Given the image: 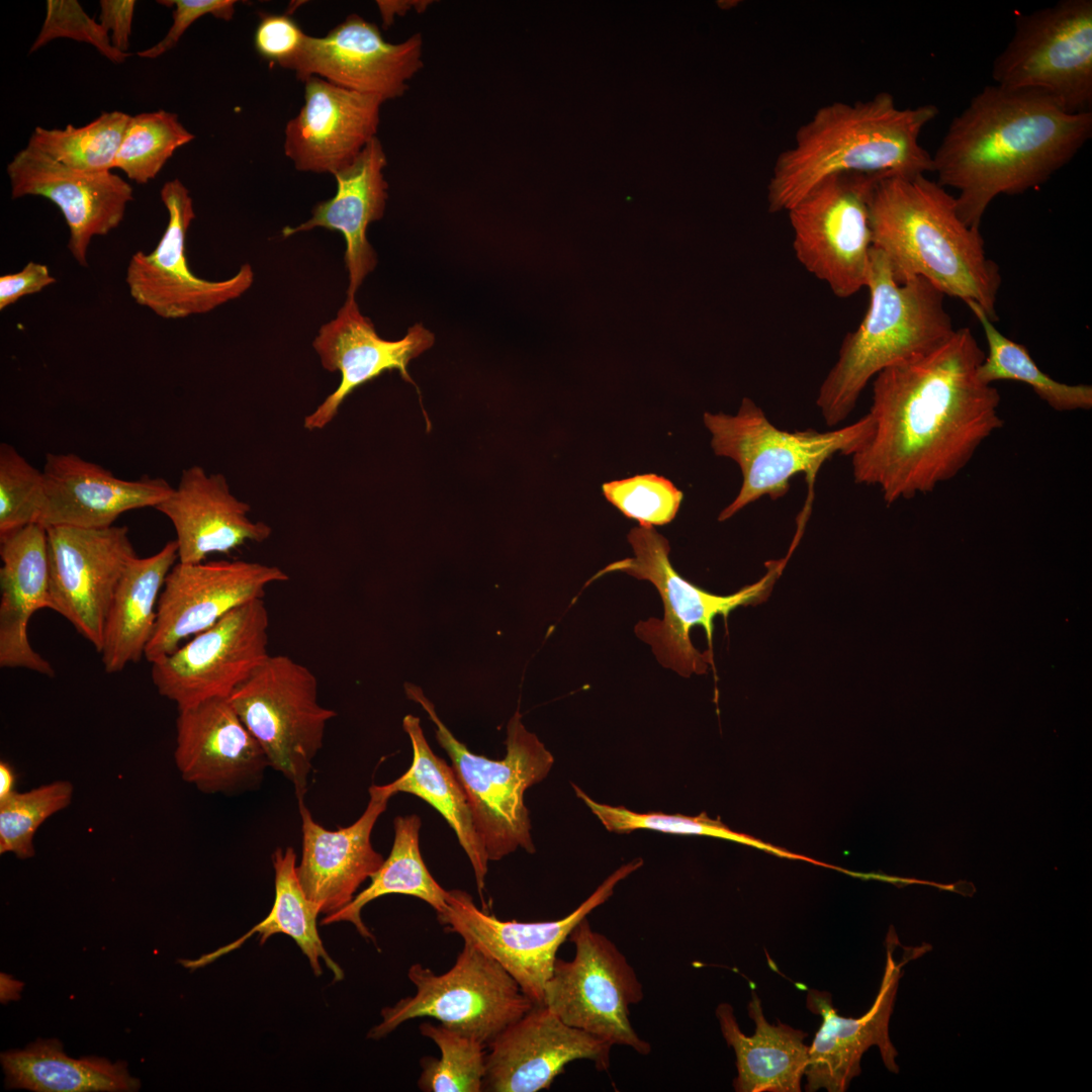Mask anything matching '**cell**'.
Masks as SVG:
<instances>
[{
    "label": "cell",
    "instance_id": "50",
    "mask_svg": "<svg viewBox=\"0 0 1092 1092\" xmlns=\"http://www.w3.org/2000/svg\"><path fill=\"white\" fill-rule=\"evenodd\" d=\"M377 7L379 8L382 22L384 27H388L394 19V16H402L411 9L417 12L425 11L433 1L416 0V1H377Z\"/></svg>",
    "mask_w": 1092,
    "mask_h": 1092
},
{
    "label": "cell",
    "instance_id": "10",
    "mask_svg": "<svg viewBox=\"0 0 1092 1092\" xmlns=\"http://www.w3.org/2000/svg\"><path fill=\"white\" fill-rule=\"evenodd\" d=\"M229 701L270 767L292 784L297 805L303 804L313 759L337 716L320 704L314 673L288 655L270 654Z\"/></svg>",
    "mask_w": 1092,
    "mask_h": 1092
},
{
    "label": "cell",
    "instance_id": "28",
    "mask_svg": "<svg viewBox=\"0 0 1092 1092\" xmlns=\"http://www.w3.org/2000/svg\"><path fill=\"white\" fill-rule=\"evenodd\" d=\"M155 509L171 521L182 563L264 542L272 533L266 523L249 518L250 505L231 492L224 475L198 465L184 469L177 487Z\"/></svg>",
    "mask_w": 1092,
    "mask_h": 1092
},
{
    "label": "cell",
    "instance_id": "37",
    "mask_svg": "<svg viewBox=\"0 0 1092 1092\" xmlns=\"http://www.w3.org/2000/svg\"><path fill=\"white\" fill-rule=\"evenodd\" d=\"M966 304L980 323L987 341L988 354L978 369V377L982 382H1023L1057 412L1091 410V385H1071L1052 378L1036 365L1023 345L1010 340L996 329L978 303L968 300Z\"/></svg>",
    "mask_w": 1092,
    "mask_h": 1092
},
{
    "label": "cell",
    "instance_id": "33",
    "mask_svg": "<svg viewBox=\"0 0 1092 1092\" xmlns=\"http://www.w3.org/2000/svg\"><path fill=\"white\" fill-rule=\"evenodd\" d=\"M402 727L412 742L413 761L410 768L388 786L394 795L402 792L423 799L444 817L468 856L482 897L489 859L476 831L464 789L452 765L431 749L420 719L406 715Z\"/></svg>",
    "mask_w": 1092,
    "mask_h": 1092
},
{
    "label": "cell",
    "instance_id": "21",
    "mask_svg": "<svg viewBox=\"0 0 1092 1092\" xmlns=\"http://www.w3.org/2000/svg\"><path fill=\"white\" fill-rule=\"evenodd\" d=\"M175 764L205 794L240 795L259 788L268 757L229 698L178 709Z\"/></svg>",
    "mask_w": 1092,
    "mask_h": 1092
},
{
    "label": "cell",
    "instance_id": "45",
    "mask_svg": "<svg viewBox=\"0 0 1092 1092\" xmlns=\"http://www.w3.org/2000/svg\"><path fill=\"white\" fill-rule=\"evenodd\" d=\"M46 8L43 23L28 54L54 39L71 38L91 44L115 64H121L129 57L128 53H121L112 46L109 33L83 10L78 1L48 0Z\"/></svg>",
    "mask_w": 1092,
    "mask_h": 1092
},
{
    "label": "cell",
    "instance_id": "5",
    "mask_svg": "<svg viewBox=\"0 0 1092 1092\" xmlns=\"http://www.w3.org/2000/svg\"><path fill=\"white\" fill-rule=\"evenodd\" d=\"M867 287L866 314L844 337L817 394L816 404L829 427L850 415L877 374L933 351L957 330L941 291L923 277L896 282L888 260L873 247Z\"/></svg>",
    "mask_w": 1092,
    "mask_h": 1092
},
{
    "label": "cell",
    "instance_id": "32",
    "mask_svg": "<svg viewBox=\"0 0 1092 1092\" xmlns=\"http://www.w3.org/2000/svg\"><path fill=\"white\" fill-rule=\"evenodd\" d=\"M179 561L176 540L148 557H133L115 590L100 650L107 673L120 672L145 656L157 621V608L167 575Z\"/></svg>",
    "mask_w": 1092,
    "mask_h": 1092
},
{
    "label": "cell",
    "instance_id": "8",
    "mask_svg": "<svg viewBox=\"0 0 1092 1092\" xmlns=\"http://www.w3.org/2000/svg\"><path fill=\"white\" fill-rule=\"evenodd\" d=\"M704 424L711 433L714 453L734 460L742 473L738 494L721 512L719 521L730 519L762 496L772 500L783 497L797 474L804 473L807 481L815 480L827 460L836 454L851 456L873 431L869 414L848 426L826 432L784 431L774 426L748 397L742 399L734 416L706 412Z\"/></svg>",
    "mask_w": 1092,
    "mask_h": 1092
},
{
    "label": "cell",
    "instance_id": "16",
    "mask_svg": "<svg viewBox=\"0 0 1092 1092\" xmlns=\"http://www.w3.org/2000/svg\"><path fill=\"white\" fill-rule=\"evenodd\" d=\"M160 195L168 223L151 253L138 251L128 262L125 282L131 298L160 317L177 320L209 312L245 293L254 281L250 264L219 281L199 278L190 270L185 244L195 212L189 190L173 179L164 183Z\"/></svg>",
    "mask_w": 1092,
    "mask_h": 1092
},
{
    "label": "cell",
    "instance_id": "15",
    "mask_svg": "<svg viewBox=\"0 0 1092 1092\" xmlns=\"http://www.w3.org/2000/svg\"><path fill=\"white\" fill-rule=\"evenodd\" d=\"M268 630L264 599L240 606L151 663L153 684L178 709L229 698L270 656Z\"/></svg>",
    "mask_w": 1092,
    "mask_h": 1092
},
{
    "label": "cell",
    "instance_id": "7",
    "mask_svg": "<svg viewBox=\"0 0 1092 1092\" xmlns=\"http://www.w3.org/2000/svg\"><path fill=\"white\" fill-rule=\"evenodd\" d=\"M404 690L407 698L420 704L436 726L437 741L450 757L464 789L488 859L499 860L519 847L534 853L524 796L527 789L548 776L554 757L538 737L526 729L519 711L507 726L506 755L494 760L472 753L459 741L419 687L405 684Z\"/></svg>",
    "mask_w": 1092,
    "mask_h": 1092
},
{
    "label": "cell",
    "instance_id": "46",
    "mask_svg": "<svg viewBox=\"0 0 1092 1092\" xmlns=\"http://www.w3.org/2000/svg\"><path fill=\"white\" fill-rule=\"evenodd\" d=\"M307 34L287 14L262 13L254 34L256 52L284 69L299 54Z\"/></svg>",
    "mask_w": 1092,
    "mask_h": 1092
},
{
    "label": "cell",
    "instance_id": "44",
    "mask_svg": "<svg viewBox=\"0 0 1092 1092\" xmlns=\"http://www.w3.org/2000/svg\"><path fill=\"white\" fill-rule=\"evenodd\" d=\"M602 491L626 518L637 521L642 527L670 523L684 497L670 480L652 473L606 482Z\"/></svg>",
    "mask_w": 1092,
    "mask_h": 1092
},
{
    "label": "cell",
    "instance_id": "18",
    "mask_svg": "<svg viewBox=\"0 0 1092 1092\" xmlns=\"http://www.w3.org/2000/svg\"><path fill=\"white\" fill-rule=\"evenodd\" d=\"M289 579L275 565L245 560L177 562L166 577L157 621L145 657L150 662L172 653L183 641L210 628L266 588Z\"/></svg>",
    "mask_w": 1092,
    "mask_h": 1092
},
{
    "label": "cell",
    "instance_id": "38",
    "mask_svg": "<svg viewBox=\"0 0 1092 1092\" xmlns=\"http://www.w3.org/2000/svg\"><path fill=\"white\" fill-rule=\"evenodd\" d=\"M130 117L125 112L113 110L102 112L80 127L73 124L62 129L36 126L27 146L74 170L111 172Z\"/></svg>",
    "mask_w": 1092,
    "mask_h": 1092
},
{
    "label": "cell",
    "instance_id": "19",
    "mask_svg": "<svg viewBox=\"0 0 1092 1092\" xmlns=\"http://www.w3.org/2000/svg\"><path fill=\"white\" fill-rule=\"evenodd\" d=\"M423 66L421 33L391 43L374 23L351 14L325 36L306 35L287 69L302 82L316 76L385 102L402 96Z\"/></svg>",
    "mask_w": 1092,
    "mask_h": 1092
},
{
    "label": "cell",
    "instance_id": "49",
    "mask_svg": "<svg viewBox=\"0 0 1092 1092\" xmlns=\"http://www.w3.org/2000/svg\"><path fill=\"white\" fill-rule=\"evenodd\" d=\"M136 2L133 0H101L99 23L109 33L112 46L127 53Z\"/></svg>",
    "mask_w": 1092,
    "mask_h": 1092
},
{
    "label": "cell",
    "instance_id": "17",
    "mask_svg": "<svg viewBox=\"0 0 1092 1092\" xmlns=\"http://www.w3.org/2000/svg\"><path fill=\"white\" fill-rule=\"evenodd\" d=\"M47 532L53 611L100 652L115 590L136 556L128 529L59 526Z\"/></svg>",
    "mask_w": 1092,
    "mask_h": 1092
},
{
    "label": "cell",
    "instance_id": "2",
    "mask_svg": "<svg viewBox=\"0 0 1092 1092\" xmlns=\"http://www.w3.org/2000/svg\"><path fill=\"white\" fill-rule=\"evenodd\" d=\"M1091 135L1092 112L1069 113L1041 93L988 85L950 121L932 172L959 191V215L979 229L998 195L1045 183Z\"/></svg>",
    "mask_w": 1092,
    "mask_h": 1092
},
{
    "label": "cell",
    "instance_id": "6",
    "mask_svg": "<svg viewBox=\"0 0 1092 1092\" xmlns=\"http://www.w3.org/2000/svg\"><path fill=\"white\" fill-rule=\"evenodd\" d=\"M627 538L634 556L608 564L584 586L611 572H623L650 581L660 595L663 619L650 618L638 622L634 628L635 634L651 646L662 666L685 677L692 673H706L708 665L713 663L711 650L700 652L694 647L690 637L692 628L702 626L705 629L711 649L715 618L723 616L726 619L740 606L764 601L799 542L795 537L788 556L768 561L767 572L757 582L729 596H717L693 584L675 571L668 557L669 543L654 527H634Z\"/></svg>",
    "mask_w": 1092,
    "mask_h": 1092
},
{
    "label": "cell",
    "instance_id": "12",
    "mask_svg": "<svg viewBox=\"0 0 1092 1092\" xmlns=\"http://www.w3.org/2000/svg\"><path fill=\"white\" fill-rule=\"evenodd\" d=\"M878 174L840 173L816 184L788 209L798 261L840 298L867 287L870 201Z\"/></svg>",
    "mask_w": 1092,
    "mask_h": 1092
},
{
    "label": "cell",
    "instance_id": "48",
    "mask_svg": "<svg viewBox=\"0 0 1092 1092\" xmlns=\"http://www.w3.org/2000/svg\"><path fill=\"white\" fill-rule=\"evenodd\" d=\"M55 282L56 278L50 274L47 265L29 261L20 271L0 277V310Z\"/></svg>",
    "mask_w": 1092,
    "mask_h": 1092
},
{
    "label": "cell",
    "instance_id": "13",
    "mask_svg": "<svg viewBox=\"0 0 1092 1092\" xmlns=\"http://www.w3.org/2000/svg\"><path fill=\"white\" fill-rule=\"evenodd\" d=\"M568 939L575 954L571 961L557 958L544 988L543 1005L569 1026L647 1056L651 1045L639 1036L629 1017L630 1006L643 999L633 967L609 937L592 928L586 917Z\"/></svg>",
    "mask_w": 1092,
    "mask_h": 1092
},
{
    "label": "cell",
    "instance_id": "51",
    "mask_svg": "<svg viewBox=\"0 0 1092 1092\" xmlns=\"http://www.w3.org/2000/svg\"><path fill=\"white\" fill-rule=\"evenodd\" d=\"M16 775L13 766L7 761H0V801L6 799L14 792Z\"/></svg>",
    "mask_w": 1092,
    "mask_h": 1092
},
{
    "label": "cell",
    "instance_id": "11",
    "mask_svg": "<svg viewBox=\"0 0 1092 1092\" xmlns=\"http://www.w3.org/2000/svg\"><path fill=\"white\" fill-rule=\"evenodd\" d=\"M992 79L1041 93L1066 112H1092V1L1061 0L1017 17Z\"/></svg>",
    "mask_w": 1092,
    "mask_h": 1092
},
{
    "label": "cell",
    "instance_id": "41",
    "mask_svg": "<svg viewBox=\"0 0 1092 1092\" xmlns=\"http://www.w3.org/2000/svg\"><path fill=\"white\" fill-rule=\"evenodd\" d=\"M420 1032L432 1039L441 1057H424L418 1086L426 1092H480L485 1074L484 1044L443 1024L424 1022Z\"/></svg>",
    "mask_w": 1092,
    "mask_h": 1092
},
{
    "label": "cell",
    "instance_id": "4",
    "mask_svg": "<svg viewBox=\"0 0 1092 1092\" xmlns=\"http://www.w3.org/2000/svg\"><path fill=\"white\" fill-rule=\"evenodd\" d=\"M938 115L933 104L900 108L880 92L866 101H835L801 125L777 158L767 185L770 212L787 211L823 179L840 173L916 176L932 172L919 136Z\"/></svg>",
    "mask_w": 1092,
    "mask_h": 1092
},
{
    "label": "cell",
    "instance_id": "35",
    "mask_svg": "<svg viewBox=\"0 0 1092 1092\" xmlns=\"http://www.w3.org/2000/svg\"><path fill=\"white\" fill-rule=\"evenodd\" d=\"M271 858L275 876V899L269 914L236 941L197 960H182L179 963L191 970L201 968L240 947L254 933H259L261 944L270 936L283 933L290 936L300 947L316 977L323 973V960L332 971L334 981L343 980V970L329 956L318 935L316 917L321 909L305 895L300 885L294 849L291 846L277 847Z\"/></svg>",
    "mask_w": 1092,
    "mask_h": 1092
},
{
    "label": "cell",
    "instance_id": "52",
    "mask_svg": "<svg viewBox=\"0 0 1092 1092\" xmlns=\"http://www.w3.org/2000/svg\"><path fill=\"white\" fill-rule=\"evenodd\" d=\"M1 980L9 985V988H1V1001L6 1002L8 1000H16L19 998V991L22 984L18 981H14L12 978L5 974H1Z\"/></svg>",
    "mask_w": 1092,
    "mask_h": 1092
},
{
    "label": "cell",
    "instance_id": "20",
    "mask_svg": "<svg viewBox=\"0 0 1092 1092\" xmlns=\"http://www.w3.org/2000/svg\"><path fill=\"white\" fill-rule=\"evenodd\" d=\"M6 172L12 199L40 196L58 206L69 229L68 250L83 267L91 240L116 229L133 200L132 187L120 176L74 170L28 146Z\"/></svg>",
    "mask_w": 1092,
    "mask_h": 1092
},
{
    "label": "cell",
    "instance_id": "29",
    "mask_svg": "<svg viewBox=\"0 0 1092 1092\" xmlns=\"http://www.w3.org/2000/svg\"><path fill=\"white\" fill-rule=\"evenodd\" d=\"M0 666L53 677L52 664L28 639L32 615L53 610L47 528L30 524L0 537Z\"/></svg>",
    "mask_w": 1092,
    "mask_h": 1092
},
{
    "label": "cell",
    "instance_id": "24",
    "mask_svg": "<svg viewBox=\"0 0 1092 1092\" xmlns=\"http://www.w3.org/2000/svg\"><path fill=\"white\" fill-rule=\"evenodd\" d=\"M434 342V334L422 324L411 327L399 340L382 339L370 318L360 312L355 297H347L336 317L321 327L312 342L322 366L330 372L339 371L341 381L304 418V428L309 431L325 428L355 389L386 371L397 370L404 381L414 383L407 365Z\"/></svg>",
    "mask_w": 1092,
    "mask_h": 1092
},
{
    "label": "cell",
    "instance_id": "23",
    "mask_svg": "<svg viewBox=\"0 0 1092 1092\" xmlns=\"http://www.w3.org/2000/svg\"><path fill=\"white\" fill-rule=\"evenodd\" d=\"M897 942L895 932H889L887 963L879 993L870 1010L859 1018L841 1017L828 992L808 991L807 1008L820 1015L822 1023L809 1046L806 1091L822 1088L829 1092L845 1091L850 1081L860 1074L861 1057L872 1045L879 1048L890 1072H899L895 1061L898 1054L889 1036V1021L902 967L915 956L897 964L893 957Z\"/></svg>",
    "mask_w": 1092,
    "mask_h": 1092
},
{
    "label": "cell",
    "instance_id": "25",
    "mask_svg": "<svg viewBox=\"0 0 1092 1092\" xmlns=\"http://www.w3.org/2000/svg\"><path fill=\"white\" fill-rule=\"evenodd\" d=\"M304 104L285 127L284 153L302 172L335 175L376 138L383 101L311 76Z\"/></svg>",
    "mask_w": 1092,
    "mask_h": 1092
},
{
    "label": "cell",
    "instance_id": "26",
    "mask_svg": "<svg viewBox=\"0 0 1092 1092\" xmlns=\"http://www.w3.org/2000/svg\"><path fill=\"white\" fill-rule=\"evenodd\" d=\"M394 795L387 785H372L363 814L351 825L326 829L305 804L301 817L302 849L297 876L305 895L330 915L348 905L356 892L384 861L371 843V833Z\"/></svg>",
    "mask_w": 1092,
    "mask_h": 1092
},
{
    "label": "cell",
    "instance_id": "40",
    "mask_svg": "<svg viewBox=\"0 0 1092 1092\" xmlns=\"http://www.w3.org/2000/svg\"><path fill=\"white\" fill-rule=\"evenodd\" d=\"M576 796L597 816L604 827L615 833H629L646 829L677 835H699L734 841L761 849L770 854L790 859L807 860V856L763 842L744 833L731 830L718 819L710 818L705 812L698 816L680 814L668 815L661 812L637 813L624 806H611L598 803L576 785H572Z\"/></svg>",
    "mask_w": 1092,
    "mask_h": 1092
},
{
    "label": "cell",
    "instance_id": "34",
    "mask_svg": "<svg viewBox=\"0 0 1092 1092\" xmlns=\"http://www.w3.org/2000/svg\"><path fill=\"white\" fill-rule=\"evenodd\" d=\"M7 1088L37 1092L138 1091L124 1062L104 1058H69L58 1039H37L24 1050L1 1054Z\"/></svg>",
    "mask_w": 1092,
    "mask_h": 1092
},
{
    "label": "cell",
    "instance_id": "30",
    "mask_svg": "<svg viewBox=\"0 0 1092 1092\" xmlns=\"http://www.w3.org/2000/svg\"><path fill=\"white\" fill-rule=\"evenodd\" d=\"M386 165L385 152L376 136L350 166L334 175L337 191L332 198L318 202L306 221L282 230L284 238L315 228L343 235L346 242L344 259L349 274L347 297H355L365 277L377 264L366 232L371 222L384 214L388 198V184L383 177Z\"/></svg>",
    "mask_w": 1092,
    "mask_h": 1092
},
{
    "label": "cell",
    "instance_id": "14",
    "mask_svg": "<svg viewBox=\"0 0 1092 1092\" xmlns=\"http://www.w3.org/2000/svg\"><path fill=\"white\" fill-rule=\"evenodd\" d=\"M643 863L639 857L621 866L577 908L558 920H499L478 909L471 895L462 890L447 892V905L437 913V918L447 931L458 934L496 961L535 1005H542L544 988L552 976L560 945L583 918L613 895L621 881Z\"/></svg>",
    "mask_w": 1092,
    "mask_h": 1092
},
{
    "label": "cell",
    "instance_id": "43",
    "mask_svg": "<svg viewBox=\"0 0 1092 1092\" xmlns=\"http://www.w3.org/2000/svg\"><path fill=\"white\" fill-rule=\"evenodd\" d=\"M44 505L42 470L12 445L0 444V537L38 524Z\"/></svg>",
    "mask_w": 1092,
    "mask_h": 1092
},
{
    "label": "cell",
    "instance_id": "47",
    "mask_svg": "<svg viewBox=\"0 0 1092 1092\" xmlns=\"http://www.w3.org/2000/svg\"><path fill=\"white\" fill-rule=\"evenodd\" d=\"M159 4L174 6L173 23L166 35L153 47L138 52L144 59H156L172 50L187 28L204 15L230 21L235 14V0H171L158 1Z\"/></svg>",
    "mask_w": 1092,
    "mask_h": 1092
},
{
    "label": "cell",
    "instance_id": "3",
    "mask_svg": "<svg viewBox=\"0 0 1092 1092\" xmlns=\"http://www.w3.org/2000/svg\"><path fill=\"white\" fill-rule=\"evenodd\" d=\"M872 247L884 254L896 282L923 277L945 296L978 303L997 321L999 266L979 229L966 224L956 197L925 175L887 176L870 201Z\"/></svg>",
    "mask_w": 1092,
    "mask_h": 1092
},
{
    "label": "cell",
    "instance_id": "27",
    "mask_svg": "<svg viewBox=\"0 0 1092 1092\" xmlns=\"http://www.w3.org/2000/svg\"><path fill=\"white\" fill-rule=\"evenodd\" d=\"M42 474L44 505L38 524L46 528H107L125 512L156 508L174 488L162 477L121 479L74 453H48Z\"/></svg>",
    "mask_w": 1092,
    "mask_h": 1092
},
{
    "label": "cell",
    "instance_id": "39",
    "mask_svg": "<svg viewBox=\"0 0 1092 1092\" xmlns=\"http://www.w3.org/2000/svg\"><path fill=\"white\" fill-rule=\"evenodd\" d=\"M178 115L164 109L130 117L114 159L113 168L129 180L146 184L163 169L176 150L194 140Z\"/></svg>",
    "mask_w": 1092,
    "mask_h": 1092
},
{
    "label": "cell",
    "instance_id": "9",
    "mask_svg": "<svg viewBox=\"0 0 1092 1092\" xmlns=\"http://www.w3.org/2000/svg\"><path fill=\"white\" fill-rule=\"evenodd\" d=\"M407 977L416 994L384 1007L369 1038L380 1039L410 1019L432 1017L487 1048L535 1005L496 961L469 941L447 972L414 964Z\"/></svg>",
    "mask_w": 1092,
    "mask_h": 1092
},
{
    "label": "cell",
    "instance_id": "1",
    "mask_svg": "<svg viewBox=\"0 0 1092 1092\" xmlns=\"http://www.w3.org/2000/svg\"><path fill=\"white\" fill-rule=\"evenodd\" d=\"M985 355L965 327L933 351L877 374L873 431L851 455L854 481L879 487L892 505L961 473L1004 424L999 391L978 377Z\"/></svg>",
    "mask_w": 1092,
    "mask_h": 1092
},
{
    "label": "cell",
    "instance_id": "31",
    "mask_svg": "<svg viewBox=\"0 0 1092 1092\" xmlns=\"http://www.w3.org/2000/svg\"><path fill=\"white\" fill-rule=\"evenodd\" d=\"M748 1003V1015L755 1024L754 1034L745 1035L736 1020L733 1007L721 1003L716 1008L722 1035L736 1057L737 1092H799L809 1061L807 1033L782 1022L772 1025L763 1015L755 992Z\"/></svg>",
    "mask_w": 1092,
    "mask_h": 1092
},
{
    "label": "cell",
    "instance_id": "22",
    "mask_svg": "<svg viewBox=\"0 0 1092 1092\" xmlns=\"http://www.w3.org/2000/svg\"><path fill=\"white\" fill-rule=\"evenodd\" d=\"M612 1046L565 1024L545 1005H534L487 1045L483 1091L548 1089L565 1066L575 1060H589L598 1071H606Z\"/></svg>",
    "mask_w": 1092,
    "mask_h": 1092
},
{
    "label": "cell",
    "instance_id": "36",
    "mask_svg": "<svg viewBox=\"0 0 1092 1092\" xmlns=\"http://www.w3.org/2000/svg\"><path fill=\"white\" fill-rule=\"evenodd\" d=\"M422 821L417 815L397 816L393 820L394 839L390 853L370 878L367 888L339 911L326 915L321 924L347 921L367 939L375 941L362 918V909L373 900L389 895L414 896L428 903L437 913L447 905V890L442 888L426 867L419 843Z\"/></svg>",
    "mask_w": 1092,
    "mask_h": 1092
},
{
    "label": "cell",
    "instance_id": "42",
    "mask_svg": "<svg viewBox=\"0 0 1092 1092\" xmlns=\"http://www.w3.org/2000/svg\"><path fill=\"white\" fill-rule=\"evenodd\" d=\"M73 793L69 781H55L26 792H14L0 801V853H13L20 859L32 857L37 829L71 804Z\"/></svg>",
    "mask_w": 1092,
    "mask_h": 1092
}]
</instances>
